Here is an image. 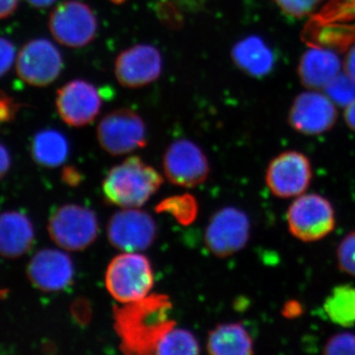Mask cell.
I'll list each match as a JSON object with an SVG mask.
<instances>
[{
  "mask_svg": "<svg viewBox=\"0 0 355 355\" xmlns=\"http://www.w3.org/2000/svg\"><path fill=\"white\" fill-rule=\"evenodd\" d=\"M303 313H304V307L302 303L295 299L287 301L282 310V316L289 320L297 319L302 316Z\"/></svg>",
  "mask_w": 355,
  "mask_h": 355,
  "instance_id": "obj_32",
  "label": "cell"
},
{
  "mask_svg": "<svg viewBox=\"0 0 355 355\" xmlns=\"http://www.w3.org/2000/svg\"><path fill=\"white\" fill-rule=\"evenodd\" d=\"M343 118H345L347 127L355 132V100L350 103L349 106L345 107Z\"/></svg>",
  "mask_w": 355,
  "mask_h": 355,
  "instance_id": "obj_38",
  "label": "cell"
},
{
  "mask_svg": "<svg viewBox=\"0 0 355 355\" xmlns=\"http://www.w3.org/2000/svg\"><path fill=\"white\" fill-rule=\"evenodd\" d=\"M162 67V55L157 48L148 44H135L116 57L114 76L123 87L141 88L157 80Z\"/></svg>",
  "mask_w": 355,
  "mask_h": 355,
  "instance_id": "obj_14",
  "label": "cell"
},
{
  "mask_svg": "<svg viewBox=\"0 0 355 355\" xmlns=\"http://www.w3.org/2000/svg\"><path fill=\"white\" fill-rule=\"evenodd\" d=\"M171 300L165 294L125 303L114 309V328L125 354H156L160 343L176 322L170 318Z\"/></svg>",
  "mask_w": 355,
  "mask_h": 355,
  "instance_id": "obj_1",
  "label": "cell"
},
{
  "mask_svg": "<svg viewBox=\"0 0 355 355\" xmlns=\"http://www.w3.org/2000/svg\"><path fill=\"white\" fill-rule=\"evenodd\" d=\"M163 170L170 183L195 188L207 181L210 167L209 159L198 144L190 139H179L166 149Z\"/></svg>",
  "mask_w": 355,
  "mask_h": 355,
  "instance_id": "obj_11",
  "label": "cell"
},
{
  "mask_svg": "<svg viewBox=\"0 0 355 355\" xmlns=\"http://www.w3.org/2000/svg\"><path fill=\"white\" fill-rule=\"evenodd\" d=\"M331 101L340 106H349L355 100V80L347 73L340 72L324 88Z\"/></svg>",
  "mask_w": 355,
  "mask_h": 355,
  "instance_id": "obj_25",
  "label": "cell"
},
{
  "mask_svg": "<svg viewBox=\"0 0 355 355\" xmlns=\"http://www.w3.org/2000/svg\"><path fill=\"white\" fill-rule=\"evenodd\" d=\"M343 69L347 76L355 80V46L350 49L343 62Z\"/></svg>",
  "mask_w": 355,
  "mask_h": 355,
  "instance_id": "obj_36",
  "label": "cell"
},
{
  "mask_svg": "<svg viewBox=\"0 0 355 355\" xmlns=\"http://www.w3.org/2000/svg\"><path fill=\"white\" fill-rule=\"evenodd\" d=\"M322 1L323 0H273L286 16L297 19L310 15Z\"/></svg>",
  "mask_w": 355,
  "mask_h": 355,
  "instance_id": "obj_28",
  "label": "cell"
},
{
  "mask_svg": "<svg viewBox=\"0 0 355 355\" xmlns=\"http://www.w3.org/2000/svg\"><path fill=\"white\" fill-rule=\"evenodd\" d=\"M17 107L14 104L12 100L0 92V121H7L14 118Z\"/></svg>",
  "mask_w": 355,
  "mask_h": 355,
  "instance_id": "obj_31",
  "label": "cell"
},
{
  "mask_svg": "<svg viewBox=\"0 0 355 355\" xmlns=\"http://www.w3.org/2000/svg\"><path fill=\"white\" fill-rule=\"evenodd\" d=\"M180 10L195 13L202 10L210 0H170Z\"/></svg>",
  "mask_w": 355,
  "mask_h": 355,
  "instance_id": "obj_30",
  "label": "cell"
},
{
  "mask_svg": "<svg viewBox=\"0 0 355 355\" xmlns=\"http://www.w3.org/2000/svg\"><path fill=\"white\" fill-rule=\"evenodd\" d=\"M15 60V46L12 42L0 37V77L6 76Z\"/></svg>",
  "mask_w": 355,
  "mask_h": 355,
  "instance_id": "obj_29",
  "label": "cell"
},
{
  "mask_svg": "<svg viewBox=\"0 0 355 355\" xmlns=\"http://www.w3.org/2000/svg\"><path fill=\"white\" fill-rule=\"evenodd\" d=\"M324 310L333 323L345 328L354 326L355 287L336 286L324 301Z\"/></svg>",
  "mask_w": 355,
  "mask_h": 355,
  "instance_id": "obj_22",
  "label": "cell"
},
{
  "mask_svg": "<svg viewBox=\"0 0 355 355\" xmlns=\"http://www.w3.org/2000/svg\"><path fill=\"white\" fill-rule=\"evenodd\" d=\"M251 237V220L244 210L225 207L214 212L205 228V242L218 258H227L247 246Z\"/></svg>",
  "mask_w": 355,
  "mask_h": 355,
  "instance_id": "obj_8",
  "label": "cell"
},
{
  "mask_svg": "<svg viewBox=\"0 0 355 355\" xmlns=\"http://www.w3.org/2000/svg\"><path fill=\"white\" fill-rule=\"evenodd\" d=\"M49 234L58 247L67 251H83L94 243L99 223L93 210L78 205L60 207L51 216Z\"/></svg>",
  "mask_w": 355,
  "mask_h": 355,
  "instance_id": "obj_5",
  "label": "cell"
},
{
  "mask_svg": "<svg viewBox=\"0 0 355 355\" xmlns=\"http://www.w3.org/2000/svg\"><path fill=\"white\" fill-rule=\"evenodd\" d=\"M97 139L106 153L125 155L146 146V125L135 110H114L98 123Z\"/></svg>",
  "mask_w": 355,
  "mask_h": 355,
  "instance_id": "obj_7",
  "label": "cell"
},
{
  "mask_svg": "<svg viewBox=\"0 0 355 355\" xmlns=\"http://www.w3.org/2000/svg\"><path fill=\"white\" fill-rule=\"evenodd\" d=\"M27 272L33 286L39 291L58 292L72 284L74 265L71 258L64 252L44 249L33 257Z\"/></svg>",
  "mask_w": 355,
  "mask_h": 355,
  "instance_id": "obj_16",
  "label": "cell"
},
{
  "mask_svg": "<svg viewBox=\"0 0 355 355\" xmlns=\"http://www.w3.org/2000/svg\"><path fill=\"white\" fill-rule=\"evenodd\" d=\"M313 179L312 164L304 153L287 150L268 163L265 181L268 190L279 198H296L305 193Z\"/></svg>",
  "mask_w": 355,
  "mask_h": 355,
  "instance_id": "obj_9",
  "label": "cell"
},
{
  "mask_svg": "<svg viewBox=\"0 0 355 355\" xmlns=\"http://www.w3.org/2000/svg\"><path fill=\"white\" fill-rule=\"evenodd\" d=\"M19 0H0V20L12 15L17 9Z\"/></svg>",
  "mask_w": 355,
  "mask_h": 355,
  "instance_id": "obj_34",
  "label": "cell"
},
{
  "mask_svg": "<svg viewBox=\"0 0 355 355\" xmlns=\"http://www.w3.org/2000/svg\"><path fill=\"white\" fill-rule=\"evenodd\" d=\"M72 313L79 323H87L91 317L90 307H89L87 302L84 300H79L74 303L72 307Z\"/></svg>",
  "mask_w": 355,
  "mask_h": 355,
  "instance_id": "obj_33",
  "label": "cell"
},
{
  "mask_svg": "<svg viewBox=\"0 0 355 355\" xmlns=\"http://www.w3.org/2000/svg\"><path fill=\"white\" fill-rule=\"evenodd\" d=\"M162 184V176L153 167L132 156L110 170L103 181V193L121 209H139Z\"/></svg>",
  "mask_w": 355,
  "mask_h": 355,
  "instance_id": "obj_2",
  "label": "cell"
},
{
  "mask_svg": "<svg viewBox=\"0 0 355 355\" xmlns=\"http://www.w3.org/2000/svg\"><path fill=\"white\" fill-rule=\"evenodd\" d=\"M64 69L60 50L46 39H35L22 46L16 58V72L21 80L35 87L55 83Z\"/></svg>",
  "mask_w": 355,
  "mask_h": 355,
  "instance_id": "obj_10",
  "label": "cell"
},
{
  "mask_svg": "<svg viewBox=\"0 0 355 355\" xmlns=\"http://www.w3.org/2000/svg\"><path fill=\"white\" fill-rule=\"evenodd\" d=\"M236 67L248 76L261 78L272 71L277 55L260 37L250 36L240 40L231 51Z\"/></svg>",
  "mask_w": 355,
  "mask_h": 355,
  "instance_id": "obj_18",
  "label": "cell"
},
{
  "mask_svg": "<svg viewBox=\"0 0 355 355\" xmlns=\"http://www.w3.org/2000/svg\"><path fill=\"white\" fill-rule=\"evenodd\" d=\"M69 153V141L58 130H42L33 139V158L44 167L55 168L64 164Z\"/></svg>",
  "mask_w": 355,
  "mask_h": 355,
  "instance_id": "obj_21",
  "label": "cell"
},
{
  "mask_svg": "<svg viewBox=\"0 0 355 355\" xmlns=\"http://www.w3.org/2000/svg\"><path fill=\"white\" fill-rule=\"evenodd\" d=\"M207 349L212 355H251L254 340L241 322L217 324L207 336Z\"/></svg>",
  "mask_w": 355,
  "mask_h": 355,
  "instance_id": "obj_20",
  "label": "cell"
},
{
  "mask_svg": "<svg viewBox=\"0 0 355 355\" xmlns=\"http://www.w3.org/2000/svg\"><path fill=\"white\" fill-rule=\"evenodd\" d=\"M324 355H355V334L342 331L330 336L324 345Z\"/></svg>",
  "mask_w": 355,
  "mask_h": 355,
  "instance_id": "obj_27",
  "label": "cell"
},
{
  "mask_svg": "<svg viewBox=\"0 0 355 355\" xmlns=\"http://www.w3.org/2000/svg\"><path fill=\"white\" fill-rule=\"evenodd\" d=\"M105 282L114 300L121 304L135 302L148 296L153 289V266L144 254L125 252L110 261Z\"/></svg>",
  "mask_w": 355,
  "mask_h": 355,
  "instance_id": "obj_3",
  "label": "cell"
},
{
  "mask_svg": "<svg viewBox=\"0 0 355 355\" xmlns=\"http://www.w3.org/2000/svg\"><path fill=\"white\" fill-rule=\"evenodd\" d=\"M338 120L336 105L326 93L310 89L292 103L288 123L295 132L304 135H320L335 127Z\"/></svg>",
  "mask_w": 355,
  "mask_h": 355,
  "instance_id": "obj_13",
  "label": "cell"
},
{
  "mask_svg": "<svg viewBox=\"0 0 355 355\" xmlns=\"http://www.w3.org/2000/svg\"><path fill=\"white\" fill-rule=\"evenodd\" d=\"M157 214H167L174 217L182 225H190L197 219L198 205L197 200L190 193L165 198L155 207Z\"/></svg>",
  "mask_w": 355,
  "mask_h": 355,
  "instance_id": "obj_23",
  "label": "cell"
},
{
  "mask_svg": "<svg viewBox=\"0 0 355 355\" xmlns=\"http://www.w3.org/2000/svg\"><path fill=\"white\" fill-rule=\"evenodd\" d=\"M107 236L112 246L120 251H144L155 241L157 225L144 210L123 209L110 218Z\"/></svg>",
  "mask_w": 355,
  "mask_h": 355,
  "instance_id": "obj_12",
  "label": "cell"
},
{
  "mask_svg": "<svg viewBox=\"0 0 355 355\" xmlns=\"http://www.w3.org/2000/svg\"><path fill=\"white\" fill-rule=\"evenodd\" d=\"M55 107L67 125L83 128L92 123L100 114L101 96L93 84L76 79L58 89Z\"/></svg>",
  "mask_w": 355,
  "mask_h": 355,
  "instance_id": "obj_15",
  "label": "cell"
},
{
  "mask_svg": "<svg viewBox=\"0 0 355 355\" xmlns=\"http://www.w3.org/2000/svg\"><path fill=\"white\" fill-rule=\"evenodd\" d=\"M200 345L196 336L190 331L175 327L163 338L156 354L190 355L200 354Z\"/></svg>",
  "mask_w": 355,
  "mask_h": 355,
  "instance_id": "obj_24",
  "label": "cell"
},
{
  "mask_svg": "<svg viewBox=\"0 0 355 355\" xmlns=\"http://www.w3.org/2000/svg\"><path fill=\"white\" fill-rule=\"evenodd\" d=\"M64 181L69 186L76 187L83 181L80 173L73 167H67L64 170Z\"/></svg>",
  "mask_w": 355,
  "mask_h": 355,
  "instance_id": "obj_35",
  "label": "cell"
},
{
  "mask_svg": "<svg viewBox=\"0 0 355 355\" xmlns=\"http://www.w3.org/2000/svg\"><path fill=\"white\" fill-rule=\"evenodd\" d=\"M343 64L338 53L324 48H310L303 53L298 65L301 83L309 89H324L342 72Z\"/></svg>",
  "mask_w": 355,
  "mask_h": 355,
  "instance_id": "obj_17",
  "label": "cell"
},
{
  "mask_svg": "<svg viewBox=\"0 0 355 355\" xmlns=\"http://www.w3.org/2000/svg\"><path fill=\"white\" fill-rule=\"evenodd\" d=\"M30 6L35 8L44 9L48 8L55 3V0H26Z\"/></svg>",
  "mask_w": 355,
  "mask_h": 355,
  "instance_id": "obj_39",
  "label": "cell"
},
{
  "mask_svg": "<svg viewBox=\"0 0 355 355\" xmlns=\"http://www.w3.org/2000/svg\"><path fill=\"white\" fill-rule=\"evenodd\" d=\"M338 270L355 277V230L343 238L336 248Z\"/></svg>",
  "mask_w": 355,
  "mask_h": 355,
  "instance_id": "obj_26",
  "label": "cell"
},
{
  "mask_svg": "<svg viewBox=\"0 0 355 355\" xmlns=\"http://www.w3.org/2000/svg\"><path fill=\"white\" fill-rule=\"evenodd\" d=\"M112 1L116 2V3H121L123 0H112Z\"/></svg>",
  "mask_w": 355,
  "mask_h": 355,
  "instance_id": "obj_40",
  "label": "cell"
},
{
  "mask_svg": "<svg viewBox=\"0 0 355 355\" xmlns=\"http://www.w3.org/2000/svg\"><path fill=\"white\" fill-rule=\"evenodd\" d=\"M49 29L58 44L67 48L80 49L94 41L98 31L97 17L85 2L67 0L51 11Z\"/></svg>",
  "mask_w": 355,
  "mask_h": 355,
  "instance_id": "obj_6",
  "label": "cell"
},
{
  "mask_svg": "<svg viewBox=\"0 0 355 355\" xmlns=\"http://www.w3.org/2000/svg\"><path fill=\"white\" fill-rule=\"evenodd\" d=\"M10 166V156L6 147L0 144V179L8 171Z\"/></svg>",
  "mask_w": 355,
  "mask_h": 355,
  "instance_id": "obj_37",
  "label": "cell"
},
{
  "mask_svg": "<svg viewBox=\"0 0 355 355\" xmlns=\"http://www.w3.org/2000/svg\"><path fill=\"white\" fill-rule=\"evenodd\" d=\"M291 234L305 243L317 242L336 227V210L328 198L319 193H303L289 205L286 214Z\"/></svg>",
  "mask_w": 355,
  "mask_h": 355,
  "instance_id": "obj_4",
  "label": "cell"
},
{
  "mask_svg": "<svg viewBox=\"0 0 355 355\" xmlns=\"http://www.w3.org/2000/svg\"><path fill=\"white\" fill-rule=\"evenodd\" d=\"M34 228L30 219L20 212L0 216V254L17 258L27 253L34 243Z\"/></svg>",
  "mask_w": 355,
  "mask_h": 355,
  "instance_id": "obj_19",
  "label": "cell"
}]
</instances>
